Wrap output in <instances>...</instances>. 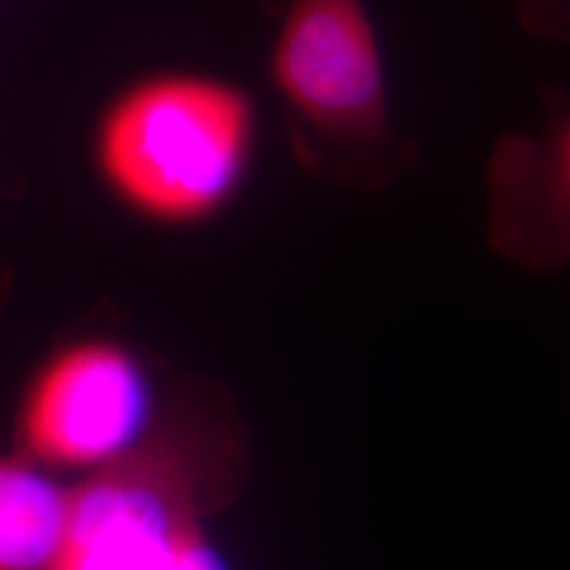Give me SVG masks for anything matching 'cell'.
<instances>
[{"label":"cell","instance_id":"obj_1","mask_svg":"<svg viewBox=\"0 0 570 570\" xmlns=\"http://www.w3.org/2000/svg\"><path fill=\"white\" fill-rule=\"evenodd\" d=\"M266 70L308 171L374 186L414 164L419 148L393 121L364 0H287Z\"/></svg>","mask_w":570,"mask_h":570},{"label":"cell","instance_id":"obj_2","mask_svg":"<svg viewBox=\"0 0 570 570\" xmlns=\"http://www.w3.org/2000/svg\"><path fill=\"white\" fill-rule=\"evenodd\" d=\"M242 87L169 72L131 85L104 115L98 161L122 202L161 223H197L233 197L254 150Z\"/></svg>","mask_w":570,"mask_h":570},{"label":"cell","instance_id":"obj_3","mask_svg":"<svg viewBox=\"0 0 570 570\" xmlns=\"http://www.w3.org/2000/svg\"><path fill=\"white\" fill-rule=\"evenodd\" d=\"M186 475L171 452L150 449L72 490L51 570H174L184 529L199 518Z\"/></svg>","mask_w":570,"mask_h":570},{"label":"cell","instance_id":"obj_4","mask_svg":"<svg viewBox=\"0 0 570 570\" xmlns=\"http://www.w3.org/2000/svg\"><path fill=\"white\" fill-rule=\"evenodd\" d=\"M148 410L142 372L121 348L85 343L58 355L37 379L21 433L37 456L89 465L121 452Z\"/></svg>","mask_w":570,"mask_h":570},{"label":"cell","instance_id":"obj_5","mask_svg":"<svg viewBox=\"0 0 570 570\" xmlns=\"http://www.w3.org/2000/svg\"><path fill=\"white\" fill-rule=\"evenodd\" d=\"M543 122L537 131L497 138L487 167L490 239L534 271L570 265V94L539 85Z\"/></svg>","mask_w":570,"mask_h":570},{"label":"cell","instance_id":"obj_6","mask_svg":"<svg viewBox=\"0 0 570 570\" xmlns=\"http://www.w3.org/2000/svg\"><path fill=\"white\" fill-rule=\"evenodd\" d=\"M72 510V490L16 459H0V570H51Z\"/></svg>","mask_w":570,"mask_h":570},{"label":"cell","instance_id":"obj_7","mask_svg":"<svg viewBox=\"0 0 570 570\" xmlns=\"http://www.w3.org/2000/svg\"><path fill=\"white\" fill-rule=\"evenodd\" d=\"M513 11L530 39L570 45V0H513Z\"/></svg>","mask_w":570,"mask_h":570},{"label":"cell","instance_id":"obj_8","mask_svg":"<svg viewBox=\"0 0 570 570\" xmlns=\"http://www.w3.org/2000/svg\"><path fill=\"white\" fill-rule=\"evenodd\" d=\"M174 570H230L223 553L205 537L199 518L184 529L176 550Z\"/></svg>","mask_w":570,"mask_h":570}]
</instances>
